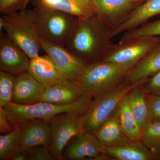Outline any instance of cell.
I'll list each match as a JSON object with an SVG mask.
<instances>
[{"instance_id": "1", "label": "cell", "mask_w": 160, "mask_h": 160, "mask_svg": "<svg viewBox=\"0 0 160 160\" xmlns=\"http://www.w3.org/2000/svg\"><path fill=\"white\" fill-rule=\"evenodd\" d=\"M107 33L105 21L98 13L80 19L65 48L86 64L98 62L105 52Z\"/></svg>"}, {"instance_id": "2", "label": "cell", "mask_w": 160, "mask_h": 160, "mask_svg": "<svg viewBox=\"0 0 160 160\" xmlns=\"http://www.w3.org/2000/svg\"><path fill=\"white\" fill-rule=\"evenodd\" d=\"M130 70L123 65L100 61L87 65L77 83L87 95L94 98L119 86Z\"/></svg>"}, {"instance_id": "3", "label": "cell", "mask_w": 160, "mask_h": 160, "mask_svg": "<svg viewBox=\"0 0 160 160\" xmlns=\"http://www.w3.org/2000/svg\"><path fill=\"white\" fill-rule=\"evenodd\" d=\"M35 24L40 38L65 47L74 33L80 18L57 9L36 6Z\"/></svg>"}, {"instance_id": "4", "label": "cell", "mask_w": 160, "mask_h": 160, "mask_svg": "<svg viewBox=\"0 0 160 160\" xmlns=\"http://www.w3.org/2000/svg\"><path fill=\"white\" fill-rule=\"evenodd\" d=\"M92 99L88 95L68 105H58L41 102L21 106L11 102L3 107L9 122L15 127L27 120L35 118L49 120L56 115L64 112H77L85 114Z\"/></svg>"}, {"instance_id": "5", "label": "cell", "mask_w": 160, "mask_h": 160, "mask_svg": "<svg viewBox=\"0 0 160 160\" xmlns=\"http://www.w3.org/2000/svg\"><path fill=\"white\" fill-rule=\"evenodd\" d=\"M4 30L22 49L29 58L39 55L42 50L36 27L34 10L25 9L3 15Z\"/></svg>"}, {"instance_id": "6", "label": "cell", "mask_w": 160, "mask_h": 160, "mask_svg": "<svg viewBox=\"0 0 160 160\" xmlns=\"http://www.w3.org/2000/svg\"><path fill=\"white\" fill-rule=\"evenodd\" d=\"M137 84L126 82L109 92L92 98L84 114V130L95 134L99 127L117 110L122 100Z\"/></svg>"}, {"instance_id": "7", "label": "cell", "mask_w": 160, "mask_h": 160, "mask_svg": "<svg viewBox=\"0 0 160 160\" xmlns=\"http://www.w3.org/2000/svg\"><path fill=\"white\" fill-rule=\"evenodd\" d=\"M51 140L49 149L56 160H62L63 149L69 140L84 131V114L64 112L50 119Z\"/></svg>"}, {"instance_id": "8", "label": "cell", "mask_w": 160, "mask_h": 160, "mask_svg": "<svg viewBox=\"0 0 160 160\" xmlns=\"http://www.w3.org/2000/svg\"><path fill=\"white\" fill-rule=\"evenodd\" d=\"M40 39L42 50L52 60L64 77L77 82L88 65L65 47Z\"/></svg>"}, {"instance_id": "9", "label": "cell", "mask_w": 160, "mask_h": 160, "mask_svg": "<svg viewBox=\"0 0 160 160\" xmlns=\"http://www.w3.org/2000/svg\"><path fill=\"white\" fill-rule=\"evenodd\" d=\"M129 43L106 55L103 61L117 63L131 69L145 56L157 46L153 37L141 38L128 41Z\"/></svg>"}, {"instance_id": "10", "label": "cell", "mask_w": 160, "mask_h": 160, "mask_svg": "<svg viewBox=\"0 0 160 160\" xmlns=\"http://www.w3.org/2000/svg\"><path fill=\"white\" fill-rule=\"evenodd\" d=\"M30 59L6 32L0 33V69L17 75L28 71Z\"/></svg>"}, {"instance_id": "11", "label": "cell", "mask_w": 160, "mask_h": 160, "mask_svg": "<svg viewBox=\"0 0 160 160\" xmlns=\"http://www.w3.org/2000/svg\"><path fill=\"white\" fill-rule=\"evenodd\" d=\"M105 146L95 135L84 130L66 144L63 149L62 160H95L102 153L100 148Z\"/></svg>"}, {"instance_id": "12", "label": "cell", "mask_w": 160, "mask_h": 160, "mask_svg": "<svg viewBox=\"0 0 160 160\" xmlns=\"http://www.w3.org/2000/svg\"><path fill=\"white\" fill-rule=\"evenodd\" d=\"M46 86L26 71L16 76L11 102L21 106L42 102Z\"/></svg>"}, {"instance_id": "13", "label": "cell", "mask_w": 160, "mask_h": 160, "mask_svg": "<svg viewBox=\"0 0 160 160\" xmlns=\"http://www.w3.org/2000/svg\"><path fill=\"white\" fill-rule=\"evenodd\" d=\"M22 149L27 151L34 146L49 147L51 129L49 120L35 118L27 120L19 126Z\"/></svg>"}, {"instance_id": "14", "label": "cell", "mask_w": 160, "mask_h": 160, "mask_svg": "<svg viewBox=\"0 0 160 160\" xmlns=\"http://www.w3.org/2000/svg\"><path fill=\"white\" fill-rule=\"evenodd\" d=\"M86 95H87L76 82L65 79L46 86L42 102L68 105Z\"/></svg>"}, {"instance_id": "15", "label": "cell", "mask_w": 160, "mask_h": 160, "mask_svg": "<svg viewBox=\"0 0 160 160\" xmlns=\"http://www.w3.org/2000/svg\"><path fill=\"white\" fill-rule=\"evenodd\" d=\"M36 6L60 10L76 16L80 19L98 13L94 0H35Z\"/></svg>"}, {"instance_id": "16", "label": "cell", "mask_w": 160, "mask_h": 160, "mask_svg": "<svg viewBox=\"0 0 160 160\" xmlns=\"http://www.w3.org/2000/svg\"><path fill=\"white\" fill-rule=\"evenodd\" d=\"M160 71V46L149 52L128 72L126 82H144L148 78Z\"/></svg>"}, {"instance_id": "17", "label": "cell", "mask_w": 160, "mask_h": 160, "mask_svg": "<svg viewBox=\"0 0 160 160\" xmlns=\"http://www.w3.org/2000/svg\"><path fill=\"white\" fill-rule=\"evenodd\" d=\"M27 72L45 86L66 79L46 54L30 59Z\"/></svg>"}, {"instance_id": "18", "label": "cell", "mask_w": 160, "mask_h": 160, "mask_svg": "<svg viewBox=\"0 0 160 160\" xmlns=\"http://www.w3.org/2000/svg\"><path fill=\"white\" fill-rule=\"evenodd\" d=\"M100 151L117 160H155L153 152L141 142H130L118 146H105L100 148Z\"/></svg>"}, {"instance_id": "19", "label": "cell", "mask_w": 160, "mask_h": 160, "mask_svg": "<svg viewBox=\"0 0 160 160\" xmlns=\"http://www.w3.org/2000/svg\"><path fill=\"white\" fill-rule=\"evenodd\" d=\"M95 135L106 146H119L131 142L124 134L120 126L118 108L99 127Z\"/></svg>"}, {"instance_id": "20", "label": "cell", "mask_w": 160, "mask_h": 160, "mask_svg": "<svg viewBox=\"0 0 160 160\" xmlns=\"http://www.w3.org/2000/svg\"><path fill=\"white\" fill-rule=\"evenodd\" d=\"M160 14V0H148L138 7L112 32L113 35L133 29L151 18Z\"/></svg>"}, {"instance_id": "21", "label": "cell", "mask_w": 160, "mask_h": 160, "mask_svg": "<svg viewBox=\"0 0 160 160\" xmlns=\"http://www.w3.org/2000/svg\"><path fill=\"white\" fill-rule=\"evenodd\" d=\"M144 82L138 83L128 93L130 109L142 129L150 122L148 109V95L143 87Z\"/></svg>"}, {"instance_id": "22", "label": "cell", "mask_w": 160, "mask_h": 160, "mask_svg": "<svg viewBox=\"0 0 160 160\" xmlns=\"http://www.w3.org/2000/svg\"><path fill=\"white\" fill-rule=\"evenodd\" d=\"M138 0H94L98 14L104 21L116 22L123 17Z\"/></svg>"}, {"instance_id": "23", "label": "cell", "mask_w": 160, "mask_h": 160, "mask_svg": "<svg viewBox=\"0 0 160 160\" xmlns=\"http://www.w3.org/2000/svg\"><path fill=\"white\" fill-rule=\"evenodd\" d=\"M128 93L121 101L118 108L120 126L129 141L132 142H141L142 128L132 112Z\"/></svg>"}, {"instance_id": "24", "label": "cell", "mask_w": 160, "mask_h": 160, "mask_svg": "<svg viewBox=\"0 0 160 160\" xmlns=\"http://www.w3.org/2000/svg\"><path fill=\"white\" fill-rule=\"evenodd\" d=\"M22 150L19 126L9 133L0 135V160H15Z\"/></svg>"}, {"instance_id": "25", "label": "cell", "mask_w": 160, "mask_h": 160, "mask_svg": "<svg viewBox=\"0 0 160 160\" xmlns=\"http://www.w3.org/2000/svg\"><path fill=\"white\" fill-rule=\"evenodd\" d=\"M141 142L152 152L160 149V122H150L143 127Z\"/></svg>"}, {"instance_id": "26", "label": "cell", "mask_w": 160, "mask_h": 160, "mask_svg": "<svg viewBox=\"0 0 160 160\" xmlns=\"http://www.w3.org/2000/svg\"><path fill=\"white\" fill-rule=\"evenodd\" d=\"M16 76L0 71V107H4L11 102Z\"/></svg>"}, {"instance_id": "27", "label": "cell", "mask_w": 160, "mask_h": 160, "mask_svg": "<svg viewBox=\"0 0 160 160\" xmlns=\"http://www.w3.org/2000/svg\"><path fill=\"white\" fill-rule=\"evenodd\" d=\"M160 36V20L132 32L124 37V42L141 38L154 37Z\"/></svg>"}, {"instance_id": "28", "label": "cell", "mask_w": 160, "mask_h": 160, "mask_svg": "<svg viewBox=\"0 0 160 160\" xmlns=\"http://www.w3.org/2000/svg\"><path fill=\"white\" fill-rule=\"evenodd\" d=\"M30 0H0V12L3 15L10 14L26 9Z\"/></svg>"}, {"instance_id": "29", "label": "cell", "mask_w": 160, "mask_h": 160, "mask_svg": "<svg viewBox=\"0 0 160 160\" xmlns=\"http://www.w3.org/2000/svg\"><path fill=\"white\" fill-rule=\"evenodd\" d=\"M148 109L150 122H160V95L152 94L148 95Z\"/></svg>"}, {"instance_id": "30", "label": "cell", "mask_w": 160, "mask_h": 160, "mask_svg": "<svg viewBox=\"0 0 160 160\" xmlns=\"http://www.w3.org/2000/svg\"><path fill=\"white\" fill-rule=\"evenodd\" d=\"M28 160H53L55 159L49 148L46 146H34L26 151ZM56 160V159H55Z\"/></svg>"}, {"instance_id": "31", "label": "cell", "mask_w": 160, "mask_h": 160, "mask_svg": "<svg viewBox=\"0 0 160 160\" xmlns=\"http://www.w3.org/2000/svg\"><path fill=\"white\" fill-rule=\"evenodd\" d=\"M14 128L7 118L4 108L0 107V132L1 134L9 133L12 131Z\"/></svg>"}, {"instance_id": "32", "label": "cell", "mask_w": 160, "mask_h": 160, "mask_svg": "<svg viewBox=\"0 0 160 160\" xmlns=\"http://www.w3.org/2000/svg\"><path fill=\"white\" fill-rule=\"evenodd\" d=\"M146 89L150 94L160 96V71L152 76L147 83Z\"/></svg>"}, {"instance_id": "33", "label": "cell", "mask_w": 160, "mask_h": 160, "mask_svg": "<svg viewBox=\"0 0 160 160\" xmlns=\"http://www.w3.org/2000/svg\"><path fill=\"white\" fill-rule=\"evenodd\" d=\"M15 160H28L27 152L22 149V152L16 158Z\"/></svg>"}, {"instance_id": "34", "label": "cell", "mask_w": 160, "mask_h": 160, "mask_svg": "<svg viewBox=\"0 0 160 160\" xmlns=\"http://www.w3.org/2000/svg\"><path fill=\"white\" fill-rule=\"evenodd\" d=\"M153 153L154 154L155 159L160 160V149L153 152Z\"/></svg>"}]
</instances>
